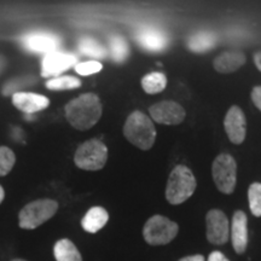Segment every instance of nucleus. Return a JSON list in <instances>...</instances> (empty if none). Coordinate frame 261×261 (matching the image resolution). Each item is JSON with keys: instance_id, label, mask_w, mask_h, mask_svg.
<instances>
[{"instance_id": "1", "label": "nucleus", "mask_w": 261, "mask_h": 261, "mask_svg": "<svg viewBox=\"0 0 261 261\" xmlns=\"http://www.w3.org/2000/svg\"><path fill=\"white\" fill-rule=\"evenodd\" d=\"M65 117L74 128L90 129L102 116V103L96 93H84L68 102L64 107Z\"/></svg>"}, {"instance_id": "2", "label": "nucleus", "mask_w": 261, "mask_h": 261, "mask_svg": "<svg viewBox=\"0 0 261 261\" xmlns=\"http://www.w3.org/2000/svg\"><path fill=\"white\" fill-rule=\"evenodd\" d=\"M123 135L137 148L149 150L155 143L156 129L154 122L148 115L136 110L127 117L123 126Z\"/></svg>"}, {"instance_id": "3", "label": "nucleus", "mask_w": 261, "mask_h": 261, "mask_svg": "<svg viewBox=\"0 0 261 261\" xmlns=\"http://www.w3.org/2000/svg\"><path fill=\"white\" fill-rule=\"evenodd\" d=\"M196 179L187 166L179 165L169 174L166 198L171 204H181L191 197L196 190Z\"/></svg>"}, {"instance_id": "4", "label": "nucleus", "mask_w": 261, "mask_h": 261, "mask_svg": "<svg viewBox=\"0 0 261 261\" xmlns=\"http://www.w3.org/2000/svg\"><path fill=\"white\" fill-rule=\"evenodd\" d=\"M58 211L57 201L40 198L25 204L18 214V225L24 230H34L50 220Z\"/></svg>"}, {"instance_id": "5", "label": "nucleus", "mask_w": 261, "mask_h": 261, "mask_svg": "<svg viewBox=\"0 0 261 261\" xmlns=\"http://www.w3.org/2000/svg\"><path fill=\"white\" fill-rule=\"evenodd\" d=\"M107 160V145L97 138L84 142L74 155L75 165L84 171H99L106 166Z\"/></svg>"}, {"instance_id": "6", "label": "nucleus", "mask_w": 261, "mask_h": 261, "mask_svg": "<svg viewBox=\"0 0 261 261\" xmlns=\"http://www.w3.org/2000/svg\"><path fill=\"white\" fill-rule=\"evenodd\" d=\"M178 231L179 226L177 223L163 215H154L145 223L143 236L146 243L151 246H163L174 240Z\"/></svg>"}, {"instance_id": "7", "label": "nucleus", "mask_w": 261, "mask_h": 261, "mask_svg": "<svg viewBox=\"0 0 261 261\" xmlns=\"http://www.w3.org/2000/svg\"><path fill=\"white\" fill-rule=\"evenodd\" d=\"M212 175L218 190L223 194H232L237 181V163L228 154H220L212 166Z\"/></svg>"}, {"instance_id": "8", "label": "nucleus", "mask_w": 261, "mask_h": 261, "mask_svg": "<svg viewBox=\"0 0 261 261\" xmlns=\"http://www.w3.org/2000/svg\"><path fill=\"white\" fill-rule=\"evenodd\" d=\"M77 63L76 56L69 52H63L56 50L45 55L41 62V76L44 77H56L61 76L65 70L75 67Z\"/></svg>"}, {"instance_id": "9", "label": "nucleus", "mask_w": 261, "mask_h": 261, "mask_svg": "<svg viewBox=\"0 0 261 261\" xmlns=\"http://www.w3.org/2000/svg\"><path fill=\"white\" fill-rule=\"evenodd\" d=\"M149 113L155 122L162 125H179L187 116L184 108L173 100H161L152 104L149 108Z\"/></svg>"}, {"instance_id": "10", "label": "nucleus", "mask_w": 261, "mask_h": 261, "mask_svg": "<svg viewBox=\"0 0 261 261\" xmlns=\"http://www.w3.org/2000/svg\"><path fill=\"white\" fill-rule=\"evenodd\" d=\"M207 225V238L212 244L226 243L230 237V223L226 214L220 210H211L205 217Z\"/></svg>"}, {"instance_id": "11", "label": "nucleus", "mask_w": 261, "mask_h": 261, "mask_svg": "<svg viewBox=\"0 0 261 261\" xmlns=\"http://www.w3.org/2000/svg\"><path fill=\"white\" fill-rule=\"evenodd\" d=\"M21 44L25 50L33 54L47 55L58 50L61 39L48 32H32L21 38Z\"/></svg>"}, {"instance_id": "12", "label": "nucleus", "mask_w": 261, "mask_h": 261, "mask_svg": "<svg viewBox=\"0 0 261 261\" xmlns=\"http://www.w3.org/2000/svg\"><path fill=\"white\" fill-rule=\"evenodd\" d=\"M225 132L233 144H242L247 135V121L243 110L240 107L232 106L227 110L224 119Z\"/></svg>"}, {"instance_id": "13", "label": "nucleus", "mask_w": 261, "mask_h": 261, "mask_svg": "<svg viewBox=\"0 0 261 261\" xmlns=\"http://www.w3.org/2000/svg\"><path fill=\"white\" fill-rule=\"evenodd\" d=\"M11 99L12 104L17 108L19 112L28 114V115L45 110L50 106V99L46 96L34 92H23V91H21V92L12 94Z\"/></svg>"}, {"instance_id": "14", "label": "nucleus", "mask_w": 261, "mask_h": 261, "mask_svg": "<svg viewBox=\"0 0 261 261\" xmlns=\"http://www.w3.org/2000/svg\"><path fill=\"white\" fill-rule=\"evenodd\" d=\"M230 236L236 253L242 254L246 252L248 246V219L244 212H234L230 226Z\"/></svg>"}, {"instance_id": "15", "label": "nucleus", "mask_w": 261, "mask_h": 261, "mask_svg": "<svg viewBox=\"0 0 261 261\" xmlns=\"http://www.w3.org/2000/svg\"><path fill=\"white\" fill-rule=\"evenodd\" d=\"M136 39L140 46L150 52L163 51L168 46V37L158 28H142L137 33Z\"/></svg>"}, {"instance_id": "16", "label": "nucleus", "mask_w": 261, "mask_h": 261, "mask_svg": "<svg viewBox=\"0 0 261 261\" xmlns=\"http://www.w3.org/2000/svg\"><path fill=\"white\" fill-rule=\"evenodd\" d=\"M246 63V56L242 52L226 51L220 54L213 61V67L218 73L228 74L240 69Z\"/></svg>"}, {"instance_id": "17", "label": "nucleus", "mask_w": 261, "mask_h": 261, "mask_svg": "<svg viewBox=\"0 0 261 261\" xmlns=\"http://www.w3.org/2000/svg\"><path fill=\"white\" fill-rule=\"evenodd\" d=\"M109 221V214L103 207H92L87 211L81 220V226L86 232L96 233Z\"/></svg>"}, {"instance_id": "18", "label": "nucleus", "mask_w": 261, "mask_h": 261, "mask_svg": "<svg viewBox=\"0 0 261 261\" xmlns=\"http://www.w3.org/2000/svg\"><path fill=\"white\" fill-rule=\"evenodd\" d=\"M217 44V35L212 32H197L191 35L188 40L189 50L196 54H203V52L213 48Z\"/></svg>"}, {"instance_id": "19", "label": "nucleus", "mask_w": 261, "mask_h": 261, "mask_svg": "<svg viewBox=\"0 0 261 261\" xmlns=\"http://www.w3.org/2000/svg\"><path fill=\"white\" fill-rule=\"evenodd\" d=\"M54 255L56 261H83L79 249L68 238L57 241L54 247Z\"/></svg>"}, {"instance_id": "20", "label": "nucleus", "mask_w": 261, "mask_h": 261, "mask_svg": "<svg viewBox=\"0 0 261 261\" xmlns=\"http://www.w3.org/2000/svg\"><path fill=\"white\" fill-rule=\"evenodd\" d=\"M167 86V77L160 71H152L146 74L142 79V87L146 93L156 94L162 92Z\"/></svg>"}, {"instance_id": "21", "label": "nucleus", "mask_w": 261, "mask_h": 261, "mask_svg": "<svg viewBox=\"0 0 261 261\" xmlns=\"http://www.w3.org/2000/svg\"><path fill=\"white\" fill-rule=\"evenodd\" d=\"M81 86V80L71 75H62V76L51 77L47 80L46 87L52 91H65L79 89Z\"/></svg>"}, {"instance_id": "22", "label": "nucleus", "mask_w": 261, "mask_h": 261, "mask_svg": "<svg viewBox=\"0 0 261 261\" xmlns=\"http://www.w3.org/2000/svg\"><path fill=\"white\" fill-rule=\"evenodd\" d=\"M79 51L85 56H90L96 60L107 57V50L99 42L92 38H83L79 41Z\"/></svg>"}, {"instance_id": "23", "label": "nucleus", "mask_w": 261, "mask_h": 261, "mask_svg": "<svg viewBox=\"0 0 261 261\" xmlns=\"http://www.w3.org/2000/svg\"><path fill=\"white\" fill-rule=\"evenodd\" d=\"M109 50H110V57L113 58L115 62H121L126 61V58L128 57V45L125 39L120 35H114L109 39Z\"/></svg>"}, {"instance_id": "24", "label": "nucleus", "mask_w": 261, "mask_h": 261, "mask_svg": "<svg viewBox=\"0 0 261 261\" xmlns=\"http://www.w3.org/2000/svg\"><path fill=\"white\" fill-rule=\"evenodd\" d=\"M248 201L253 215L261 217V182H253L248 189Z\"/></svg>"}, {"instance_id": "25", "label": "nucleus", "mask_w": 261, "mask_h": 261, "mask_svg": "<svg viewBox=\"0 0 261 261\" xmlns=\"http://www.w3.org/2000/svg\"><path fill=\"white\" fill-rule=\"evenodd\" d=\"M16 156L8 146H0V177L9 174L14 168Z\"/></svg>"}, {"instance_id": "26", "label": "nucleus", "mask_w": 261, "mask_h": 261, "mask_svg": "<svg viewBox=\"0 0 261 261\" xmlns=\"http://www.w3.org/2000/svg\"><path fill=\"white\" fill-rule=\"evenodd\" d=\"M34 79L33 77L25 76V77H17V79L10 81L5 85V87L3 89V93L5 96H9V94H15L17 92H21L22 87L28 86V85H33L32 83H34Z\"/></svg>"}, {"instance_id": "27", "label": "nucleus", "mask_w": 261, "mask_h": 261, "mask_svg": "<svg viewBox=\"0 0 261 261\" xmlns=\"http://www.w3.org/2000/svg\"><path fill=\"white\" fill-rule=\"evenodd\" d=\"M74 68L77 74L83 75V76H87V75L96 74L98 71L102 70L103 64L98 61H87L81 62V63H76Z\"/></svg>"}, {"instance_id": "28", "label": "nucleus", "mask_w": 261, "mask_h": 261, "mask_svg": "<svg viewBox=\"0 0 261 261\" xmlns=\"http://www.w3.org/2000/svg\"><path fill=\"white\" fill-rule=\"evenodd\" d=\"M252 100L257 109L261 112V86H255L252 91Z\"/></svg>"}, {"instance_id": "29", "label": "nucleus", "mask_w": 261, "mask_h": 261, "mask_svg": "<svg viewBox=\"0 0 261 261\" xmlns=\"http://www.w3.org/2000/svg\"><path fill=\"white\" fill-rule=\"evenodd\" d=\"M207 261H230V260H228L223 253L213 252V253L210 254V256H208Z\"/></svg>"}, {"instance_id": "30", "label": "nucleus", "mask_w": 261, "mask_h": 261, "mask_svg": "<svg viewBox=\"0 0 261 261\" xmlns=\"http://www.w3.org/2000/svg\"><path fill=\"white\" fill-rule=\"evenodd\" d=\"M178 261H204V257L202 255H190V256L181 257V259Z\"/></svg>"}, {"instance_id": "31", "label": "nucleus", "mask_w": 261, "mask_h": 261, "mask_svg": "<svg viewBox=\"0 0 261 261\" xmlns=\"http://www.w3.org/2000/svg\"><path fill=\"white\" fill-rule=\"evenodd\" d=\"M254 63H255L257 69L261 71V51L256 52V54L254 55Z\"/></svg>"}, {"instance_id": "32", "label": "nucleus", "mask_w": 261, "mask_h": 261, "mask_svg": "<svg viewBox=\"0 0 261 261\" xmlns=\"http://www.w3.org/2000/svg\"><path fill=\"white\" fill-rule=\"evenodd\" d=\"M5 65H6V61H5V58L3 57V56H0V73H2L3 69H4Z\"/></svg>"}, {"instance_id": "33", "label": "nucleus", "mask_w": 261, "mask_h": 261, "mask_svg": "<svg viewBox=\"0 0 261 261\" xmlns=\"http://www.w3.org/2000/svg\"><path fill=\"white\" fill-rule=\"evenodd\" d=\"M4 197H5V191H4V189H3L2 185H0V203L4 201Z\"/></svg>"}, {"instance_id": "34", "label": "nucleus", "mask_w": 261, "mask_h": 261, "mask_svg": "<svg viewBox=\"0 0 261 261\" xmlns=\"http://www.w3.org/2000/svg\"><path fill=\"white\" fill-rule=\"evenodd\" d=\"M11 261H27V260H23V259H14V260H11Z\"/></svg>"}]
</instances>
